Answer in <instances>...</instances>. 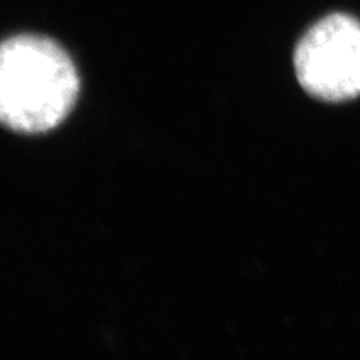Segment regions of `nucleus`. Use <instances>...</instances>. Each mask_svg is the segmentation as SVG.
Masks as SVG:
<instances>
[{
    "mask_svg": "<svg viewBox=\"0 0 360 360\" xmlns=\"http://www.w3.org/2000/svg\"><path fill=\"white\" fill-rule=\"evenodd\" d=\"M80 92V78L58 42L38 35H18L0 50V119L21 134L58 128Z\"/></svg>",
    "mask_w": 360,
    "mask_h": 360,
    "instance_id": "obj_1",
    "label": "nucleus"
},
{
    "mask_svg": "<svg viewBox=\"0 0 360 360\" xmlns=\"http://www.w3.org/2000/svg\"><path fill=\"white\" fill-rule=\"evenodd\" d=\"M300 86L315 98L342 103L360 95V21L345 14L320 20L295 51Z\"/></svg>",
    "mask_w": 360,
    "mask_h": 360,
    "instance_id": "obj_2",
    "label": "nucleus"
}]
</instances>
